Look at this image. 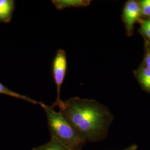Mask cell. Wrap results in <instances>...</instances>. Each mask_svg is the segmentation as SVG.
Wrapping results in <instances>:
<instances>
[{
  "label": "cell",
  "instance_id": "obj_1",
  "mask_svg": "<svg viewBox=\"0 0 150 150\" xmlns=\"http://www.w3.org/2000/svg\"><path fill=\"white\" fill-rule=\"evenodd\" d=\"M59 112L85 142L102 141L107 137L112 121L107 108L92 100L72 97L54 102Z\"/></svg>",
  "mask_w": 150,
  "mask_h": 150
},
{
  "label": "cell",
  "instance_id": "obj_2",
  "mask_svg": "<svg viewBox=\"0 0 150 150\" xmlns=\"http://www.w3.org/2000/svg\"><path fill=\"white\" fill-rule=\"evenodd\" d=\"M47 120L51 138L56 139L69 150H82L86 143L59 112L42 103Z\"/></svg>",
  "mask_w": 150,
  "mask_h": 150
},
{
  "label": "cell",
  "instance_id": "obj_3",
  "mask_svg": "<svg viewBox=\"0 0 150 150\" xmlns=\"http://www.w3.org/2000/svg\"><path fill=\"white\" fill-rule=\"evenodd\" d=\"M67 54L63 49L57 51L52 63V74L57 88V98L54 102H59L61 87L64 81L67 71Z\"/></svg>",
  "mask_w": 150,
  "mask_h": 150
},
{
  "label": "cell",
  "instance_id": "obj_4",
  "mask_svg": "<svg viewBox=\"0 0 150 150\" xmlns=\"http://www.w3.org/2000/svg\"><path fill=\"white\" fill-rule=\"evenodd\" d=\"M141 13L140 6L138 2L134 1L127 2L123 11V18L128 31L133 28L134 22L136 21Z\"/></svg>",
  "mask_w": 150,
  "mask_h": 150
},
{
  "label": "cell",
  "instance_id": "obj_5",
  "mask_svg": "<svg viewBox=\"0 0 150 150\" xmlns=\"http://www.w3.org/2000/svg\"><path fill=\"white\" fill-rule=\"evenodd\" d=\"M15 10V2L13 0H0V22L11 21Z\"/></svg>",
  "mask_w": 150,
  "mask_h": 150
},
{
  "label": "cell",
  "instance_id": "obj_6",
  "mask_svg": "<svg viewBox=\"0 0 150 150\" xmlns=\"http://www.w3.org/2000/svg\"><path fill=\"white\" fill-rule=\"evenodd\" d=\"M90 1L87 0H53L52 4L58 10L70 7H83L89 5Z\"/></svg>",
  "mask_w": 150,
  "mask_h": 150
},
{
  "label": "cell",
  "instance_id": "obj_7",
  "mask_svg": "<svg viewBox=\"0 0 150 150\" xmlns=\"http://www.w3.org/2000/svg\"><path fill=\"white\" fill-rule=\"evenodd\" d=\"M0 93L1 94H4L8 95L9 96L12 97L16 98L18 99H21L22 100H24L25 101L31 103L33 105H39L41 106V105H42V102H38L34 100H33L32 98H31L30 97H29L27 96H25L23 95H21L20 93H18L17 92H15L14 91H12L11 90H10L8 88H7V87H6L5 85H4L2 83H1L0 82Z\"/></svg>",
  "mask_w": 150,
  "mask_h": 150
},
{
  "label": "cell",
  "instance_id": "obj_8",
  "mask_svg": "<svg viewBox=\"0 0 150 150\" xmlns=\"http://www.w3.org/2000/svg\"><path fill=\"white\" fill-rule=\"evenodd\" d=\"M32 150H69L56 139L51 138L47 143L33 148Z\"/></svg>",
  "mask_w": 150,
  "mask_h": 150
},
{
  "label": "cell",
  "instance_id": "obj_9",
  "mask_svg": "<svg viewBox=\"0 0 150 150\" xmlns=\"http://www.w3.org/2000/svg\"><path fill=\"white\" fill-rule=\"evenodd\" d=\"M138 79L142 84L146 81L150 80V69L147 67H144L140 69L137 74Z\"/></svg>",
  "mask_w": 150,
  "mask_h": 150
},
{
  "label": "cell",
  "instance_id": "obj_10",
  "mask_svg": "<svg viewBox=\"0 0 150 150\" xmlns=\"http://www.w3.org/2000/svg\"><path fill=\"white\" fill-rule=\"evenodd\" d=\"M141 12L145 16H150V0H142L139 1Z\"/></svg>",
  "mask_w": 150,
  "mask_h": 150
},
{
  "label": "cell",
  "instance_id": "obj_11",
  "mask_svg": "<svg viewBox=\"0 0 150 150\" xmlns=\"http://www.w3.org/2000/svg\"><path fill=\"white\" fill-rule=\"evenodd\" d=\"M141 31L145 36L150 38V19L141 21Z\"/></svg>",
  "mask_w": 150,
  "mask_h": 150
},
{
  "label": "cell",
  "instance_id": "obj_12",
  "mask_svg": "<svg viewBox=\"0 0 150 150\" xmlns=\"http://www.w3.org/2000/svg\"><path fill=\"white\" fill-rule=\"evenodd\" d=\"M138 149V146L136 144H132L130 145L127 148L122 150H137Z\"/></svg>",
  "mask_w": 150,
  "mask_h": 150
},
{
  "label": "cell",
  "instance_id": "obj_13",
  "mask_svg": "<svg viewBox=\"0 0 150 150\" xmlns=\"http://www.w3.org/2000/svg\"><path fill=\"white\" fill-rule=\"evenodd\" d=\"M143 86L145 87V88L147 90L150 91V80L146 81L142 84Z\"/></svg>",
  "mask_w": 150,
  "mask_h": 150
},
{
  "label": "cell",
  "instance_id": "obj_14",
  "mask_svg": "<svg viewBox=\"0 0 150 150\" xmlns=\"http://www.w3.org/2000/svg\"><path fill=\"white\" fill-rule=\"evenodd\" d=\"M145 62L146 65L150 64V52H149L146 57V59H145Z\"/></svg>",
  "mask_w": 150,
  "mask_h": 150
},
{
  "label": "cell",
  "instance_id": "obj_15",
  "mask_svg": "<svg viewBox=\"0 0 150 150\" xmlns=\"http://www.w3.org/2000/svg\"><path fill=\"white\" fill-rule=\"evenodd\" d=\"M146 67H147V68H149V69H150V64H147V65H146Z\"/></svg>",
  "mask_w": 150,
  "mask_h": 150
}]
</instances>
